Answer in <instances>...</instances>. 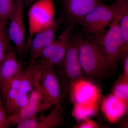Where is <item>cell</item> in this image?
<instances>
[{"label": "cell", "instance_id": "1", "mask_svg": "<svg viewBox=\"0 0 128 128\" xmlns=\"http://www.w3.org/2000/svg\"><path fill=\"white\" fill-rule=\"evenodd\" d=\"M79 56L83 72L90 78L100 80L110 70L102 48L94 38H82L79 44Z\"/></svg>", "mask_w": 128, "mask_h": 128}, {"label": "cell", "instance_id": "2", "mask_svg": "<svg viewBox=\"0 0 128 128\" xmlns=\"http://www.w3.org/2000/svg\"><path fill=\"white\" fill-rule=\"evenodd\" d=\"M128 0H117L111 4L101 2L84 18L80 24L84 32L96 39L105 32L121 8Z\"/></svg>", "mask_w": 128, "mask_h": 128}, {"label": "cell", "instance_id": "3", "mask_svg": "<svg viewBox=\"0 0 128 128\" xmlns=\"http://www.w3.org/2000/svg\"><path fill=\"white\" fill-rule=\"evenodd\" d=\"M128 8V0L121 8L109 25V28L100 37L95 39L100 44L105 55L110 70L116 68L121 51V41L120 22Z\"/></svg>", "mask_w": 128, "mask_h": 128}, {"label": "cell", "instance_id": "4", "mask_svg": "<svg viewBox=\"0 0 128 128\" xmlns=\"http://www.w3.org/2000/svg\"><path fill=\"white\" fill-rule=\"evenodd\" d=\"M55 13L53 0H37L30 6L28 12V35L25 55L28 53L30 42L34 34L54 23Z\"/></svg>", "mask_w": 128, "mask_h": 128}, {"label": "cell", "instance_id": "5", "mask_svg": "<svg viewBox=\"0 0 128 128\" xmlns=\"http://www.w3.org/2000/svg\"><path fill=\"white\" fill-rule=\"evenodd\" d=\"M42 67L41 88L42 101L40 112H44L61 100V86L57 78L54 66L47 61L40 60Z\"/></svg>", "mask_w": 128, "mask_h": 128}, {"label": "cell", "instance_id": "6", "mask_svg": "<svg viewBox=\"0 0 128 128\" xmlns=\"http://www.w3.org/2000/svg\"><path fill=\"white\" fill-rule=\"evenodd\" d=\"M23 0H16L14 8L8 18L7 32L10 41L14 44L16 54L20 60L26 50V39L24 22Z\"/></svg>", "mask_w": 128, "mask_h": 128}, {"label": "cell", "instance_id": "7", "mask_svg": "<svg viewBox=\"0 0 128 128\" xmlns=\"http://www.w3.org/2000/svg\"><path fill=\"white\" fill-rule=\"evenodd\" d=\"M83 36L81 33L73 34L62 63V66L69 85L82 77L83 72L79 60V46L80 40Z\"/></svg>", "mask_w": 128, "mask_h": 128}, {"label": "cell", "instance_id": "8", "mask_svg": "<svg viewBox=\"0 0 128 128\" xmlns=\"http://www.w3.org/2000/svg\"><path fill=\"white\" fill-rule=\"evenodd\" d=\"M69 86L70 99L74 104H97L100 92L94 83L81 78L72 82Z\"/></svg>", "mask_w": 128, "mask_h": 128}, {"label": "cell", "instance_id": "9", "mask_svg": "<svg viewBox=\"0 0 128 128\" xmlns=\"http://www.w3.org/2000/svg\"><path fill=\"white\" fill-rule=\"evenodd\" d=\"M64 18V16H60L50 26L34 34L30 42L28 50L30 56L29 62L38 59L43 50L55 39L56 34Z\"/></svg>", "mask_w": 128, "mask_h": 128}, {"label": "cell", "instance_id": "10", "mask_svg": "<svg viewBox=\"0 0 128 128\" xmlns=\"http://www.w3.org/2000/svg\"><path fill=\"white\" fill-rule=\"evenodd\" d=\"M15 50L9 49L0 67V92L3 99L12 80L23 69Z\"/></svg>", "mask_w": 128, "mask_h": 128}, {"label": "cell", "instance_id": "11", "mask_svg": "<svg viewBox=\"0 0 128 128\" xmlns=\"http://www.w3.org/2000/svg\"><path fill=\"white\" fill-rule=\"evenodd\" d=\"M30 92V96L25 106L16 114L8 116L10 126H16L26 118L37 116L40 112L42 101L41 82H34L33 88Z\"/></svg>", "mask_w": 128, "mask_h": 128}, {"label": "cell", "instance_id": "12", "mask_svg": "<svg viewBox=\"0 0 128 128\" xmlns=\"http://www.w3.org/2000/svg\"><path fill=\"white\" fill-rule=\"evenodd\" d=\"M62 5L69 24H80L82 18L102 2L100 0H62Z\"/></svg>", "mask_w": 128, "mask_h": 128}, {"label": "cell", "instance_id": "13", "mask_svg": "<svg viewBox=\"0 0 128 128\" xmlns=\"http://www.w3.org/2000/svg\"><path fill=\"white\" fill-rule=\"evenodd\" d=\"M74 25L69 24L55 38V46L52 56L48 62L54 66H62L73 34Z\"/></svg>", "mask_w": 128, "mask_h": 128}, {"label": "cell", "instance_id": "14", "mask_svg": "<svg viewBox=\"0 0 128 128\" xmlns=\"http://www.w3.org/2000/svg\"><path fill=\"white\" fill-rule=\"evenodd\" d=\"M128 105V103L112 94L104 98L102 104V109L107 119L114 122L125 114Z\"/></svg>", "mask_w": 128, "mask_h": 128}, {"label": "cell", "instance_id": "15", "mask_svg": "<svg viewBox=\"0 0 128 128\" xmlns=\"http://www.w3.org/2000/svg\"><path fill=\"white\" fill-rule=\"evenodd\" d=\"M36 61L29 62L26 68L23 69L12 80L10 88L26 94L32 91L35 77Z\"/></svg>", "mask_w": 128, "mask_h": 128}, {"label": "cell", "instance_id": "16", "mask_svg": "<svg viewBox=\"0 0 128 128\" xmlns=\"http://www.w3.org/2000/svg\"><path fill=\"white\" fill-rule=\"evenodd\" d=\"M28 98V94L10 88L4 98V106L8 116H11L19 112L27 103Z\"/></svg>", "mask_w": 128, "mask_h": 128}, {"label": "cell", "instance_id": "17", "mask_svg": "<svg viewBox=\"0 0 128 128\" xmlns=\"http://www.w3.org/2000/svg\"><path fill=\"white\" fill-rule=\"evenodd\" d=\"M63 108L60 103L56 104L49 114L38 121L37 128H53L60 127L64 119Z\"/></svg>", "mask_w": 128, "mask_h": 128}, {"label": "cell", "instance_id": "18", "mask_svg": "<svg viewBox=\"0 0 128 128\" xmlns=\"http://www.w3.org/2000/svg\"><path fill=\"white\" fill-rule=\"evenodd\" d=\"M121 48L119 60L128 56V8L122 16L120 22Z\"/></svg>", "mask_w": 128, "mask_h": 128}, {"label": "cell", "instance_id": "19", "mask_svg": "<svg viewBox=\"0 0 128 128\" xmlns=\"http://www.w3.org/2000/svg\"><path fill=\"white\" fill-rule=\"evenodd\" d=\"M8 18H0V67L9 50L10 40L7 32Z\"/></svg>", "mask_w": 128, "mask_h": 128}, {"label": "cell", "instance_id": "20", "mask_svg": "<svg viewBox=\"0 0 128 128\" xmlns=\"http://www.w3.org/2000/svg\"><path fill=\"white\" fill-rule=\"evenodd\" d=\"M97 104L83 105L74 104L72 114L78 121H82L94 116L96 111Z\"/></svg>", "mask_w": 128, "mask_h": 128}, {"label": "cell", "instance_id": "21", "mask_svg": "<svg viewBox=\"0 0 128 128\" xmlns=\"http://www.w3.org/2000/svg\"><path fill=\"white\" fill-rule=\"evenodd\" d=\"M112 94L118 98L128 103V79L122 76L114 85Z\"/></svg>", "mask_w": 128, "mask_h": 128}, {"label": "cell", "instance_id": "22", "mask_svg": "<svg viewBox=\"0 0 128 128\" xmlns=\"http://www.w3.org/2000/svg\"><path fill=\"white\" fill-rule=\"evenodd\" d=\"M16 0H0V18H8L14 8Z\"/></svg>", "mask_w": 128, "mask_h": 128}, {"label": "cell", "instance_id": "23", "mask_svg": "<svg viewBox=\"0 0 128 128\" xmlns=\"http://www.w3.org/2000/svg\"><path fill=\"white\" fill-rule=\"evenodd\" d=\"M38 122L37 116H34L22 120L16 126V128H37Z\"/></svg>", "mask_w": 128, "mask_h": 128}, {"label": "cell", "instance_id": "24", "mask_svg": "<svg viewBox=\"0 0 128 128\" xmlns=\"http://www.w3.org/2000/svg\"><path fill=\"white\" fill-rule=\"evenodd\" d=\"M10 126L8 120V115L0 98V128H8Z\"/></svg>", "mask_w": 128, "mask_h": 128}, {"label": "cell", "instance_id": "25", "mask_svg": "<svg viewBox=\"0 0 128 128\" xmlns=\"http://www.w3.org/2000/svg\"><path fill=\"white\" fill-rule=\"evenodd\" d=\"M98 127V124L96 123L89 119L82 121L78 126V128H96Z\"/></svg>", "mask_w": 128, "mask_h": 128}, {"label": "cell", "instance_id": "26", "mask_svg": "<svg viewBox=\"0 0 128 128\" xmlns=\"http://www.w3.org/2000/svg\"><path fill=\"white\" fill-rule=\"evenodd\" d=\"M123 74L122 77L128 80V56L123 60Z\"/></svg>", "mask_w": 128, "mask_h": 128}, {"label": "cell", "instance_id": "27", "mask_svg": "<svg viewBox=\"0 0 128 128\" xmlns=\"http://www.w3.org/2000/svg\"><path fill=\"white\" fill-rule=\"evenodd\" d=\"M36 0H23V1L25 6H30L32 3Z\"/></svg>", "mask_w": 128, "mask_h": 128}, {"label": "cell", "instance_id": "28", "mask_svg": "<svg viewBox=\"0 0 128 128\" xmlns=\"http://www.w3.org/2000/svg\"><path fill=\"white\" fill-rule=\"evenodd\" d=\"M0 98H1V96H0Z\"/></svg>", "mask_w": 128, "mask_h": 128}, {"label": "cell", "instance_id": "29", "mask_svg": "<svg viewBox=\"0 0 128 128\" xmlns=\"http://www.w3.org/2000/svg\"></svg>", "mask_w": 128, "mask_h": 128}]
</instances>
